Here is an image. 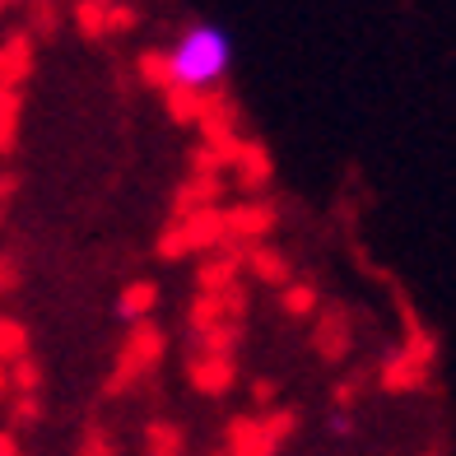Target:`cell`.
I'll list each match as a JSON object with an SVG mask.
<instances>
[{
    "mask_svg": "<svg viewBox=\"0 0 456 456\" xmlns=\"http://www.w3.org/2000/svg\"><path fill=\"white\" fill-rule=\"evenodd\" d=\"M168 66L177 85L191 89H215L228 75V37L215 24H196L182 33V43L168 52Z\"/></svg>",
    "mask_w": 456,
    "mask_h": 456,
    "instance_id": "6da1fadb",
    "label": "cell"
},
{
    "mask_svg": "<svg viewBox=\"0 0 456 456\" xmlns=\"http://www.w3.org/2000/svg\"><path fill=\"white\" fill-rule=\"evenodd\" d=\"M163 330L154 326V322H135V330H131V340L121 345V359H117V372H112V382H108V396H121L131 382H140L144 372H154L159 368V359H163Z\"/></svg>",
    "mask_w": 456,
    "mask_h": 456,
    "instance_id": "7a4b0ae2",
    "label": "cell"
},
{
    "mask_svg": "<svg viewBox=\"0 0 456 456\" xmlns=\"http://www.w3.org/2000/svg\"><path fill=\"white\" fill-rule=\"evenodd\" d=\"M275 228V210L265 200H242L233 210H224V242H238V247H252Z\"/></svg>",
    "mask_w": 456,
    "mask_h": 456,
    "instance_id": "3957f363",
    "label": "cell"
},
{
    "mask_svg": "<svg viewBox=\"0 0 456 456\" xmlns=\"http://www.w3.org/2000/svg\"><path fill=\"white\" fill-rule=\"evenodd\" d=\"M228 168H233V177H238V186H242V191H261V186H271L275 159H271V150H265L261 140H242Z\"/></svg>",
    "mask_w": 456,
    "mask_h": 456,
    "instance_id": "277c9868",
    "label": "cell"
},
{
    "mask_svg": "<svg viewBox=\"0 0 456 456\" xmlns=\"http://www.w3.org/2000/svg\"><path fill=\"white\" fill-rule=\"evenodd\" d=\"M186 378H191L200 396H224V391H233L238 368H233V354H200V359H191Z\"/></svg>",
    "mask_w": 456,
    "mask_h": 456,
    "instance_id": "5b68a950",
    "label": "cell"
},
{
    "mask_svg": "<svg viewBox=\"0 0 456 456\" xmlns=\"http://www.w3.org/2000/svg\"><path fill=\"white\" fill-rule=\"evenodd\" d=\"M182 233H186V247H191V252H215V247L224 242V210L215 200L196 205V210L182 219Z\"/></svg>",
    "mask_w": 456,
    "mask_h": 456,
    "instance_id": "8992f818",
    "label": "cell"
},
{
    "mask_svg": "<svg viewBox=\"0 0 456 456\" xmlns=\"http://www.w3.org/2000/svg\"><path fill=\"white\" fill-rule=\"evenodd\" d=\"M242 256H247L242 247H238V242H228V252H224V256H210V261H205L200 271H196V289H200V294H219L224 284H233L238 271H242Z\"/></svg>",
    "mask_w": 456,
    "mask_h": 456,
    "instance_id": "52a82bcc",
    "label": "cell"
},
{
    "mask_svg": "<svg viewBox=\"0 0 456 456\" xmlns=\"http://www.w3.org/2000/svg\"><path fill=\"white\" fill-rule=\"evenodd\" d=\"M228 447L233 456H275V438L261 428V419H233L228 424Z\"/></svg>",
    "mask_w": 456,
    "mask_h": 456,
    "instance_id": "ba28073f",
    "label": "cell"
},
{
    "mask_svg": "<svg viewBox=\"0 0 456 456\" xmlns=\"http://www.w3.org/2000/svg\"><path fill=\"white\" fill-rule=\"evenodd\" d=\"M428 382V363L419 359H410L405 349L391 363H382V391H391V396H401V391H414V387H424Z\"/></svg>",
    "mask_w": 456,
    "mask_h": 456,
    "instance_id": "9c48e42d",
    "label": "cell"
},
{
    "mask_svg": "<svg viewBox=\"0 0 456 456\" xmlns=\"http://www.w3.org/2000/svg\"><path fill=\"white\" fill-rule=\"evenodd\" d=\"M242 265H252V275H256L261 284H275V289L289 284V256L275 252V247H265V242H252V247H247Z\"/></svg>",
    "mask_w": 456,
    "mask_h": 456,
    "instance_id": "30bf717a",
    "label": "cell"
},
{
    "mask_svg": "<svg viewBox=\"0 0 456 456\" xmlns=\"http://www.w3.org/2000/svg\"><path fill=\"white\" fill-rule=\"evenodd\" d=\"M317 354L326 363H340L349 354V317L340 313V307H336V313H326L322 326H317Z\"/></svg>",
    "mask_w": 456,
    "mask_h": 456,
    "instance_id": "8fae6325",
    "label": "cell"
},
{
    "mask_svg": "<svg viewBox=\"0 0 456 456\" xmlns=\"http://www.w3.org/2000/svg\"><path fill=\"white\" fill-rule=\"evenodd\" d=\"M163 102H168V117L177 121V126H191V121H200L205 112V89H191V85H173L163 89Z\"/></svg>",
    "mask_w": 456,
    "mask_h": 456,
    "instance_id": "7c38bea8",
    "label": "cell"
},
{
    "mask_svg": "<svg viewBox=\"0 0 456 456\" xmlns=\"http://www.w3.org/2000/svg\"><path fill=\"white\" fill-rule=\"evenodd\" d=\"M159 307V284L154 280H135L121 289V298H117V313L126 317V322H140V317H150Z\"/></svg>",
    "mask_w": 456,
    "mask_h": 456,
    "instance_id": "4fadbf2b",
    "label": "cell"
},
{
    "mask_svg": "<svg viewBox=\"0 0 456 456\" xmlns=\"http://www.w3.org/2000/svg\"><path fill=\"white\" fill-rule=\"evenodd\" d=\"M280 307H284L289 317H313L317 313V289L313 284H284Z\"/></svg>",
    "mask_w": 456,
    "mask_h": 456,
    "instance_id": "5bb4252c",
    "label": "cell"
},
{
    "mask_svg": "<svg viewBox=\"0 0 456 456\" xmlns=\"http://www.w3.org/2000/svg\"><path fill=\"white\" fill-rule=\"evenodd\" d=\"M135 70H140V79L150 89H168L173 85V66H168V56H163V52H144Z\"/></svg>",
    "mask_w": 456,
    "mask_h": 456,
    "instance_id": "9a60e30c",
    "label": "cell"
},
{
    "mask_svg": "<svg viewBox=\"0 0 456 456\" xmlns=\"http://www.w3.org/2000/svg\"><path fill=\"white\" fill-rule=\"evenodd\" d=\"M200 340H205V354H233V345H238V322H215L210 330H200Z\"/></svg>",
    "mask_w": 456,
    "mask_h": 456,
    "instance_id": "2e32d148",
    "label": "cell"
},
{
    "mask_svg": "<svg viewBox=\"0 0 456 456\" xmlns=\"http://www.w3.org/2000/svg\"><path fill=\"white\" fill-rule=\"evenodd\" d=\"M75 19H79V28H85L89 37H102L108 33V0H79Z\"/></svg>",
    "mask_w": 456,
    "mask_h": 456,
    "instance_id": "e0dca14e",
    "label": "cell"
},
{
    "mask_svg": "<svg viewBox=\"0 0 456 456\" xmlns=\"http://www.w3.org/2000/svg\"><path fill=\"white\" fill-rule=\"evenodd\" d=\"M215 322H224V307H219V294H200L191 303V330L200 336V330H210Z\"/></svg>",
    "mask_w": 456,
    "mask_h": 456,
    "instance_id": "ac0fdd59",
    "label": "cell"
},
{
    "mask_svg": "<svg viewBox=\"0 0 456 456\" xmlns=\"http://www.w3.org/2000/svg\"><path fill=\"white\" fill-rule=\"evenodd\" d=\"M159 256H163V261H182V256H191V247H186V233H182V219H173V224L159 233Z\"/></svg>",
    "mask_w": 456,
    "mask_h": 456,
    "instance_id": "d6986e66",
    "label": "cell"
},
{
    "mask_svg": "<svg viewBox=\"0 0 456 456\" xmlns=\"http://www.w3.org/2000/svg\"><path fill=\"white\" fill-rule=\"evenodd\" d=\"M247 303H252V298H247V289H242L238 280L219 289V307H224L228 322H242V317H247Z\"/></svg>",
    "mask_w": 456,
    "mask_h": 456,
    "instance_id": "ffe728a7",
    "label": "cell"
},
{
    "mask_svg": "<svg viewBox=\"0 0 456 456\" xmlns=\"http://www.w3.org/2000/svg\"><path fill=\"white\" fill-rule=\"evenodd\" d=\"M28 70V43H14L10 52H0V79H19Z\"/></svg>",
    "mask_w": 456,
    "mask_h": 456,
    "instance_id": "44dd1931",
    "label": "cell"
},
{
    "mask_svg": "<svg viewBox=\"0 0 456 456\" xmlns=\"http://www.w3.org/2000/svg\"><path fill=\"white\" fill-rule=\"evenodd\" d=\"M150 447L154 452H182V428H173V424H150Z\"/></svg>",
    "mask_w": 456,
    "mask_h": 456,
    "instance_id": "7402d4cb",
    "label": "cell"
},
{
    "mask_svg": "<svg viewBox=\"0 0 456 456\" xmlns=\"http://www.w3.org/2000/svg\"><path fill=\"white\" fill-rule=\"evenodd\" d=\"M261 428H265V433H271V438H275V443H284V438H289V433H294V428H298V414H294V410H275V414H271V419H261Z\"/></svg>",
    "mask_w": 456,
    "mask_h": 456,
    "instance_id": "603a6c76",
    "label": "cell"
},
{
    "mask_svg": "<svg viewBox=\"0 0 456 456\" xmlns=\"http://www.w3.org/2000/svg\"><path fill=\"white\" fill-rule=\"evenodd\" d=\"M191 173H224V159L210 150V144H196V150H191Z\"/></svg>",
    "mask_w": 456,
    "mask_h": 456,
    "instance_id": "cb8c5ba5",
    "label": "cell"
},
{
    "mask_svg": "<svg viewBox=\"0 0 456 456\" xmlns=\"http://www.w3.org/2000/svg\"><path fill=\"white\" fill-rule=\"evenodd\" d=\"M79 456H117V447H112V438L102 428H89L85 433V447H79Z\"/></svg>",
    "mask_w": 456,
    "mask_h": 456,
    "instance_id": "d4e9b609",
    "label": "cell"
},
{
    "mask_svg": "<svg viewBox=\"0 0 456 456\" xmlns=\"http://www.w3.org/2000/svg\"><path fill=\"white\" fill-rule=\"evenodd\" d=\"M19 349H24V330H19V326H10V322H0V359L19 354Z\"/></svg>",
    "mask_w": 456,
    "mask_h": 456,
    "instance_id": "484cf974",
    "label": "cell"
},
{
    "mask_svg": "<svg viewBox=\"0 0 456 456\" xmlns=\"http://www.w3.org/2000/svg\"><path fill=\"white\" fill-rule=\"evenodd\" d=\"M135 28V10L131 5H108V33H126Z\"/></svg>",
    "mask_w": 456,
    "mask_h": 456,
    "instance_id": "4316f807",
    "label": "cell"
},
{
    "mask_svg": "<svg viewBox=\"0 0 456 456\" xmlns=\"http://www.w3.org/2000/svg\"><path fill=\"white\" fill-rule=\"evenodd\" d=\"M14 382L24 387V391H33V387H37V368H33L28 359H19V363H14Z\"/></svg>",
    "mask_w": 456,
    "mask_h": 456,
    "instance_id": "83f0119b",
    "label": "cell"
},
{
    "mask_svg": "<svg viewBox=\"0 0 456 456\" xmlns=\"http://www.w3.org/2000/svg\"><path fill=\"white\" fill-rule=\"evenodd\" d=\"M275 391H280V387H275L271 378H261V382H252V401H256V405H271Z\"/></svg>",
    "mask_w": 456,
    "mask_h": 456,
    "instance_id": "f1b7e54d",
    "label": "cell"
},
{
    "mask_svg": "<svg viewBox=\"0 0 456 456\" xmlns=\"http://www.w3.org/2000/svg\"><path fill=\"white\" fill-rule=\"evenodd\" d=\"M354 401H359V387H354V382H340V387H336V405H340V410H349Z\"/></svg>",
    "mask_w": 456,
    "mask_h": 456,
    "instance_id": "f546056e",
    "label": "cell"
},
{
    "mask_svg": "<svg viewBox=\"0 0 456 456\" xmlns=\"http://www.w3.org/2000/svg\"><path fill=\"white\" fill-rule=\"evenodd\" d=\"M19 419H37V405L33 401H19Z\"/></svg>",
    "mask_w": 456,
    "mask_h": 456,
    "instance_id": "4dcf8cb0",
    "label": "cell"
},
{
    "mask_svg": "<svg viewBox=\"0 0 456 456\" xmlns=\"http://www.w3.org/2000/svg\"><path fill=\"white\" fill-rule=\"evenodd\" d=\"M0 456H19V452H14V443H10V438H0Z\"/></svg>",
    "mask_w": 456,
    "mask_h": 456,
    "instance_id": "1f68e13d",
    "label": "cell"
},
{
    "mask_svg": "<svg viewBox=\"0 0 456 456\" xmlns=\"http://www.w3.org/2000/svg\"><path fill=\"white\" fill-rule=\"evenodd\" d=\"M154 456H177V452H154Z\"/></svg>",
    "mask_w": 456,
    "mask_h": 456,
    "instance_id": "d6a6232c",
    "label": "cell"
},
{
    "mask_svg": "<svg viewBox=\"0 0 456 456\" xmlns=\"http://www.w3.org/2000/svg\"><path fill=\"white\" fill-rule=\"evenodd\" d=\"M0 391H5V372H0Z\"/></svg>",
    "mask_w": 456,
    "mask_h": 456,
    "instance_id": "836d02e7",
    "label": "cell"
},
{
    "mask_svg": "<svg viewBox=\"0 0 456 456\" xmlns=\"http://www.w3.org/2000/svg\"><path fill=\"white\" fill-rule=\"evenodd\" d=\"M428 456H443V452H428Z\"/></svg>",
    "mask_w": 456,
    "mask_h": 456,
    "instance_id": "e575fe53",
    "label": "cell"
},
{
    "mask_svg": "<svg viewBox=\"0 0 456 456\" xmlns=\"http://www.w3.org/2000/svg\"><path fill=\"white\" fill-rule=\"evenodd\" d=\"M0 280H5V271H0Z\"/></svg>",
    "mask_w": 456,
    "mask_h": 456,
    "instance_id": "d590c367",
    "label": "cell"
},
{
    "mask_svg": "<svg viewBox=\"0 0 456 456\" xmlns=\"http://www.w3.org/2000/svg\"><path fill=\"white\" fill-rule=\"evenodd\" d=\"M228 456H233V452H228Z\"/></svg>",
    "mask_w": 456,
    "mask_h": 456,
    "instance_id": "8d00e7d4",
    "label": "cell"
}]
</instances>
